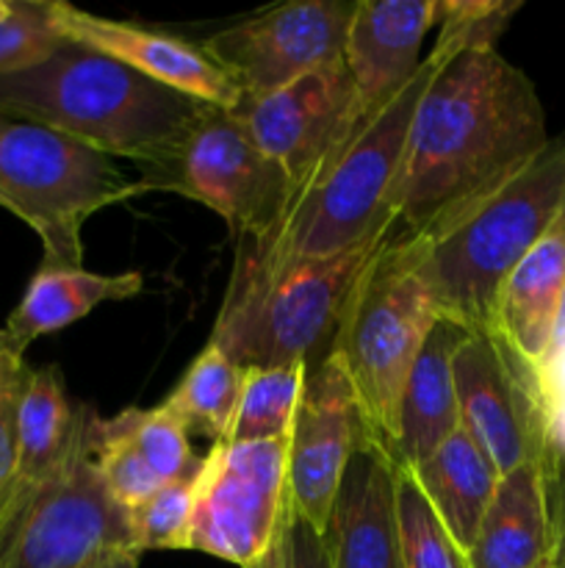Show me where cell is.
I'll list each match as a JSON object with an SVG mask.
<instances>
[{
	"mask_svg": "<svg viewBox=\"0 0 565 568\" xmlns=\"http://www.w3.org/2000/svg\"><path fill=\"white\" fill-rule=\"evenodd\" d=\"M521 0H449L438 3V31L452 33L463 48H496Z\"/></svg>",
	"mask_w": 565,
	"mask_h": 568,
	"instance_id": "obj_32",
	"label": "cell"
},
{
	"mask_svg": "<svg viewBox=\"0 0 565 568\" xmlns=\"http://www.w3.org/2000/svg\"><path fill=\"white\" fill-rule=\"evenodd\" d=\"M53 17L66 42L86 44L109 59L122 61L161 87H170L216 109L233 111L242 103V89L205 55L199 44L186 42L175 33L97 17L61 0H53Z\"/></svg>",
	"mask_w": 565,
	"mask_h": 568,
	"instance_id": "obj_15",
	"label": "cell"
},
{
	"mask_svg": "<svg viewBox=\"0 0 565 568\" xmlns=\"http://www.w3.org/2000/svg\"><path fill=\"white\" fill-rule=\"evenodd\" d=\"M469 327L438 316L415 358L399 405V436L393 460L413 469L430 458L454 430H460V405L454 388V353Z\"/></svg>",
	"mask_w": 565,
	"mask_h": 568,
	"instance_id": "obj_20",
	"label": "cell"
},
{
	"mask_svg": "<svg viewBox=\"0 0 565 568\" xmlns=\"http://www.w3.org/2000/svg\"><path fill=\"white\" fill-rule=\"evenodd\" d=\"M288 442L233 444L208 449L194 477L188 549L253 568L264 560L291 516Z\"/></svg>",
	"mask_w": 565,
	"mask_h": 568,
	"instance_id": "obj_10",
	"label": "cell"
},
{
	"mask_svg": "<svg viewBox=\"0 0 565 568\" xmlns=\"http://www.w3.org/2000/svg\"><path fill=\"white\" fill-rule=\"evenodd\" d=\"M393 233L397 227H388L343 253L282 266H260L236 253L210 344L242 369L325 358L360 281Z\"/></svg>",
	"mask_w": 565,
	"mask_h": 568,
	"instance_id": "obj_5",
	"label": "cell"
},
{
	"mask_svg": "<svg viewBox=\"0 0 565 568\" xmlns=\"http://www.w3.org/2000/svg\"><path fill=\"white\" fill-rule=\"evenodd\" d=\"M435 322L438 308L415 270L413 244L393 233L360 281L330 344L352 383L366 433L391 458L404 386Z\"/></svg>",
	"mask_w": 565,
	"mask_h": 568,
	"instance_id": "obj_6",
	"label": "cell"
},
{
	"mask_svg": "<svg viewBox=\"0 0 565 568\" xmlns=\"http://www.w3.org/2000/svg\"><path fill=\"white\" fill-rule=\"evenodd\" d=\"M352 100L347 64L336 61L275 92L244 94L233 114L299 194L355 133Z\"/></svg>",
	"mask_w": 565,
	"mask_h": 568,
	"instance_id": "obj_13",
	"label": "cell"
},
{
	"mask_svg": "<svg viewBox=\"0 0 565 568\" xmlns=\"http://www.w3.org/2000/svg\"><path fill=\"white\" fill-rule=\"evenodd\" d=\"M397 516L404 568H471L469 552L443 527L404 466L397 469Z\"/></svg>",
	"mask_w": 565,
	"mask_h": 568,
	"instance_id": "obj_26",
	"label": "cell"
},
{
	"mask_svg": "<svg viewBox=\"0 0 565 568\" xmlns=\"http://www.w3.org/2000/svg\"><path fill=\"white\" fill-rule=\"evenodd\" d=\"M552 136L535 83L496 48H465L415 109L397 200V233L430 239L524 172Z\"/></svg>",
	"mask_w": 565,
	"mask_h": 568,
	"instance_id": "obj_1",
	"label": "cell"
},
{
	"mask_svg": "<svg viewBox=\"0 0 565 568\" xmlns=\"http://www.w3.org/2000/svg\"><path fill=\"white\" fill-rule=\"evenodd\" d=\"M144 288L142 272L97 275L89 270H39L28 283L20 305L11 311L0 338L14 353L25 355L28 344L39 336L70 327L92 314L100 303H120L136 297Z\"/></svg>",
	"mask_w": 565,
	"mask_h": 568,
	"instance_id": "obj_22",
	"label": "cell"
},
{
	"mask_svg": "<svg viewBox=\"0 0 565 568\" xmlns=\"http://www.w3.org/2000/svg\"><path fill=\"white\" fill-rule=\"evenodd\" d=\"M194 477L197 475L166 483L147 503L131 510L133 544H136L138 555L150 552V549H188L194 514Z\"/></svg>",
	"mask_w": 565,
	"mask_h": 568,
	"instance_id": "obj_30",
	"label": "cell"
},
{
	"mask_svg": "<svg viewBox=\"0 0 565 568\" xmlns=\"http://www.w3.org/2000/svg\"><path fill=\"white\" fill-rule=\"evenodd\" d=\"M83 416H86V403H72L59 364L28 369L20 399L14 483L0 527L66 464L81 436Z\"/></svg>",
	"mask_w": 565,
	"mask_h": 568,
	"instance_id": "obj_19",
	"label": "cell"
},
{
	"mask_svg": "<svg viewBox=\"0 0 565 568\" xmlns=\"http://www.w3.org/2000/svg\"><path fill=\"white\" fill-rule=\"evenodd\" d=\"M244 377L247 369L233 364L216 344L208 342L164 405L186 425L188 433H203L214 444L227 442L242 399Z\"/></svg>",
	"mask_w": 565,
	"mask_h": 568,
	"instance_id": "obj_24",
	"label": "cell"
},
{
	"mask_svg": "<svg viewBox=\"0 0 565 568\" xmlns=\"http://www.w3.org/2000/svg\"><path fill=\"white\" fill-rule=\"evenodd\" d=\"M537 394H541L543 430H546V453L565 458V336L554 342L546 366L537 375Z\"/></svg>",
	"mask_w": 565,
	"mask_h": 568,
	"instance_id": "obj_33",
	"label": "cell"
},
{
	"mask_svg": "<svg viewBox=\"0 0 565 568\" xmlns=\"http://www.w3.org/2000/svg\"><path fill=\"white\" fill-rule=\"evenodd\" d=\"M363 436L366 427L347 369L336 353H327L305 372L288 442L291 510L319 536H325L343 471Z\"/></svg>",
	"mask_w": 565,
	"mask_h": 568,
	"instance_id": "obj_14",
	"label": "cell"
},
{
	"mask_svg": "<svg viewBox=\"0 0 565 568\" xmlns=\"http://www.w3.org/2000/svg\"><path fill=\"white\" fill-rule=\"evenodd\" d=\"M120 416L131 442L136 444L142 458L147 460V466L161 477L164 486L197 475L203 458L192 453L186 425L164 403L150 410L127 408Z\"/></svg>",
	"mask_w": 565,
	"mask_h": 568,
	"instance_id": "obj_28",
	"label": "cell"
},
{
	"mask_svg": "<svg viewBox=\"0 0 565 568\" xmlns=\"http://www.w3.org/2000/svg\"><path fill=\"white\" fill-rule=\"evenodd\" d=\"M543 491H546L548 527H552L554 568H565V458L543 453Z\"/></svg>",
	"mask_w": 565,
	"mask_h": 568,
	"instance_id": "obj_34",
	"label": "cell"
},
{
	"mask_svg": "<svg viewBox=\"0 0 565 568\" xmlns=\"http://www.w3.org/2000/svg\"><path fill=\"white\" fill-rule=\"evenodd\" d=\"M97 568H138V558H116L111 564H103Z\"/></svg>",
	"mask_w": 565,
	"mask_h": 568,
	"instance_id": "obj_37",
	"label": "cell"
},
{
	"mask_svg": "<svg viewBox=\"0 0 565 568\" xmlns=\"http://www.w3.org/2000/svg\"><path fill=\"white\" fill-rule=\"evenodd\" d=\"M463 42L438 31L435 44L421 59L408 87L382 105L349 142L316 172L314 181L297 194L286 220L271 236L253 242L242 239L236 253L260 266H282L291 261L325 258L343 253L377 233L397 227L399 178L408 153L410 125L432 78L443 70Z\"/></svg>",
	"mask_w": 565,
	"mask_h": 568,
	"instance_id": "obj_3",
	"label": "cell"
},
{
	"mask_svg": "<svg viewBox=\"0 0 565 568\" xmlns=\"http://www.w3.org/2000/svg\"><path fill=\"white\" fill-rule=\"evenodd\" d=\"M355 3L291 0L222 28L199 48L244 94H266L343 61Z\"/></svg>",
	"mask_w": 565,
	"mask_h": 568,
	"instance_id": "obj_11",
	"label": "cell"
},
{
	"mask_svg": "<svg viewBox=\"0 0 565 568\" xmlns=\"http://www.w3.org/2000/svg\"><path fill=\"white\" fill-rule=\"evenodd\" d=\"M432 28H438V0H355L343 44L355 131L419 72L421 44Z\"/></svg>",
	"mask_w": 565,
	"mask_h": 568,
	"instance_id": "obj_16",
	"label": "cell"
},
{
	"mask_svg": "<svg viewBox=\"0 0 565 568\" xmlns=\"http://www.w3.org/2000/svg\"><path fill=\"white\" fill-rule=\"evenodd\" d=\"M94 464H97L100 477L105 480L109 491L114 494L122 508L133 510L147 503L155 491L164 488L161 477L155 475L131 442L122 416L94 422Z\"/></svg>",
	"mask_w": 565,
	"mask_h": 568,
	"instance_id": "obj_27",
	"label": "cell"
},
{
	"mask_svg": "<svg viewBox=\"0 0 565 568\" xmlns=\"http://www.w3.org/2000/svg\"><path fill=\"white\" fill-rule=\"evenodd\" d=\"M469 564L471 568H554L541 460L502 475L469 549Z\"/></svg>",
	"mask_w": 565,
	"mask_h": 568,
	"instance_id": "obj_21",
	"label": "cell"
},
{
	"mask_svg": "<svg viewBox=\"0 0 565 568\" xmlns=\"http://www.w3.org/2000/svg\"><path fill=\"white\" fill-rule=\"evenodd\" d=\"M31 366L20 353L0 338V521L9 503L17 469V430H20V399Z\"/></svg>",
	"mask_w": 565,
	"mask_h": 568,
	"instance_id": "obj_31",
	"label": "cell"
},
{
	"mask_svg": "<svg viewBox=\"0 0 565 568\" xmlns=\"http://www.w3.org/2000/svg\"><path fill=\"white\" fill-rule=\"evenodd\" d=\"M565 211V136L524 172L430 239H408L438 316L493 331L510 272Z\"/></svg>",
	"mask_w": 565,
	"mask_h": 568,
	"instance_id": "obj_4",
	"label": "cell"
},
{
	"mask_svg": "<svg viewBox=\"0 0 565 568\" xmlns=\"http://www.w3.org/2000/svg\"><path fill=\"white\" fill-rule=\"evenodd\" d=\"M305 372H308L305 364L247 369L227 442L258 444L291 436L299 397H302Z\"/></svg>",
	"mask_w": 565,
	"mask_h": 568,
	"instance_id": "obj_25",
	"label": "cell"
},
{
	"mask_svg": "<svg viewBox=\"0 0 565 568\" xmlns=\"http://www.w3.org/2000/svg\"><path fill=\"white\" fill-rule=\"evenodd\" d=\"M150 192H175L203 203L233 236H271L297 200L291 178L249 139L236 114L210 105L170 164L142 172Z\"/></svg>",
	"mask_w": 565,
	"mask_h": 568,
	"instance_id": "obj_9",
	"label": "cell"
},
{
	"mask_svg": "<svg viewBox=\"0 0 565 568\" xmlns=\"http://www.w3.org/2000/svg\"><path fill=\"white\" fill-rule=\"evenodd\" d=\"M208 109L78 42H64L44 64L0 75V116L131 159L142 172L170 164Z\"/></svg>",
	"mask_w": 565,
	"mask_h": 568,
	"instance_id": "obj_2",
	"label": "cell"
},
{
	"mask_svg": "<svg viewBox=\"0 0 565 568\" xmlns=\"http://www.w3.org/2000/svg\"><path fill=\"white\" fill-rule=\"evenodd\" d=\"M114 159L89 144L0 116V205L42 242V270H81L83 222L147 194Z\"/></svg>",
	"mask_w": 565,
	"mask_h": 568,
	"instance_id": "obj_7",
	"label": "cell"
},
{
	"mask_svg": "<svg viewBox=\"0 0 565 568\" xmlns=\"http://www.w3.org/2000/svg\"><path fill=\"white\" fill-rule=\"evenodd\" d=\"M286 568H330L325 541L294 516L286 525Z\"/></svg>",
	"mask_w": 565,
	"mask_h": 568,
	"instance_id": "obj_35",
	"label": "cell"
},
{
	"mask_svg": "<svg viewBox=\"0 0 565 568\" xmlns=\"http://www.w3.org/2000/svg\"><path fill=\"white\" fill-rule=\"evenodd\" d=\"M397 469L391 453L366 433L349 458L321 536L330 568H404Z\"/></svg>",
	"mask_w": 565,
	"mask_h": 568,
	"instance_id": "obj_17",
	"label": "cell"
},
{
	"mask_svg": "<svg viewBox=\"0 0 565 568\" xmlns=\"http://www.w3.org/2000/svg\"><path fill=\"white\" fill-rule=\"evenodd\" d=\"M565 303V211L546 236L510 272L496 305L493 333L504 338L521 364L541 375L557 336Z\"/></svg>",
	"mask_w": 565,
	"mask_h": 568,
	"instance_id": "obj_18",
	"label": "cell"
},
{
	"mask_svg": "<svg viewBox=\"0 0 565 568\" xmlns=\"http://www.w3.org/2000/svg\"><path fill=\"white\" fill-rule=\"evenodd\" d=\"M410 475L443 527L469 552L502 480L493 460L460 427L430 458L415 464Z\"/></svg>",
	"mask_w": 565,
	"mask_h": 568,
	"instance_id": "obj_23",
	"label": "cell"
},
{
	"mask_svg": "<svg viewBox=\"0 0 565 568\" xmlns=\"http://www.w3.org/2000/svg\"><path fill=\"white\" fill-rule=\"evenodd\" d=\"M288 519H291V516H288ZM288 519H286V525H288ZM286 525H282L280 536H277V541L271 544L269 552L264 555V560L253 568H286Z\"/></svg>",
	"mask_w": 565,
	"mask_h": 568,
	"instance_id": "obj_36",
	"label": "cell"
},
{
	"mask_svg": "<svg viewBox=\"0 0 565 568\" xmlns=\"http://www.w3.org/2000/svg\"><path fill=\"white\" fill-rule=\"evenodd\" d=\"M460 427L493 460L499 475L546 453L537 377L493 331H469L454 353Z\"/></svg>",
	"mask_w": 565,
	"mask_h": 568,
	"instance_id": "obj_12",
	"label": "cell"
},
{
	"mask_svg": "<svg viewBox=\"0 0 565 568\" xmlns=\"http://www.w3.org/2000/svg\"><path fill=\"white\" fill-rule=\"evenodd\" d=\"M97 410L86 405L66 464L0 527V568H97L142 558L131 510L109 491L94 464Z\"/></svg>",
	"mask_w": 565,
	"mask_h": 568,
	"instance_id": "obj_8",
	"label": "cell"
},
{
	"mask_svg": "<svg viewBox=\"0 0 565 568\" xmlns=\"http://www.w3.org/2000/svg\"><path fill=\"white\" fill-rule=\"evenodd\" d=\"M64 42L53 0H9V14L0 20V75L44 64Z\"/></svg>",
	"mask_w": 565,
	"mask_h": 568,
	"instance_id": "obj_29",
	"label": "cell"
}]
</instances>
